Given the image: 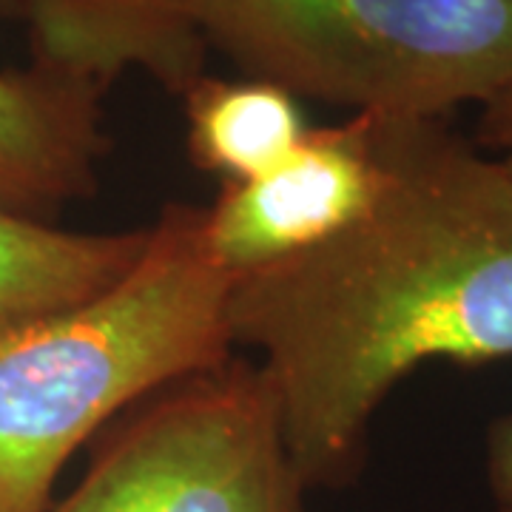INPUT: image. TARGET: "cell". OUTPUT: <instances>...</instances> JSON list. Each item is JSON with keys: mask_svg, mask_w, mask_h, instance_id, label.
Instances as JSON below:
<instances>
[{"mask_svg": "<svg viewBox=\"0 0 512 512\" xmlns=\"http://www.w3.org/2000/svg\"><path fill=\"white\" fill-rule=\"evenodd\" d=\"M376 183L367 120L311 128L291 154L205 208L211 254L234 276L305 254L365 211Z\"/></svg>", "mask_w": 512, "mask_h": 512, "instance_id": "cell-5", "label": "cell"}, {"mask_svg": "<svg viewBox=\"0 0 512 512\" xmlns=\"http://www.w3.org/2000/svg\"><path fill=\"white\" fill-rule=\"evenodd\" d=\"M484 470L495 512H512V413L495 419L487 430Z\"/></svg>", "mask_w": 512, "mask_h": 512, "instance_id": "cell-10", "label": "cell"}, {"mask_svg": "<svg viewBox=\"0 0 512 512\" xmlns=\"http://www.w3.org/2000/svg\"><path fill=\"white\" fill-rule=\"evenodd\" d=\"M103 89L32 63L0 72V208L46 220L89 194L109 148Z\"/></svg>", "mask_w": 512, "mask_h": 512, "instance_id": "cell-7", "label": "cell"}, {"mask_svg": "<svg viewBox=\"0 0 512 512\" xmlns=\"http://www.w3.org/2000/svg\"><path fill=\"white\" fill-rule=\"evenodd\" d=\"M231 285L205 208L168 205L106 291L0 322V512H46L60 470L106 421L231 359Z\"/></svg>", "mask_w": 512, "mask_h": 512, "instance_id": "cell-2", "label": "cell"}, {"mask_svg": "<svg viewBox=\"0 0 512 512\" xmlns=\"http://www.w3.org/2000/svg\"><path fill=\"white\" fill-rule=\"evenodd\" d=\"M476 146L493 151V157L512 177V86L498 92L481 106L476 128Z\"/></svg>", "mask_w": 512, "mask_h": 512, "instance_id": "cell-11", "label": "cell"}, {"mask_svg": "<svg viewBox=\"0 0 512 512\" xmlns=\"http://www.w3.org/2000/svg\"><path fill=\"white\" fill-rule=\"evenodd\" d=\"M20 18V0H0V20Z\"/></svg>", "mask_w": 512, "mask_h": 512, "instance_id": "cell-12", "label": "cell"}, {"mask_svg": "<svg viewBox=\"0 0 512 512\" xmlns=\"http://www.w3.org/2000/svg\"><path fill=\"white\" fill-rule=\"evenodd\" d=\"M365 120V211L305 254L234 276L228 302L231 345L259 353L308 490L359 473L370 421L413 370L512 356L507 168L444 120Z\"/></svg>", "mask_w": 512, "mask_h": 512, "instance_id": "cell-1", "label": "cell"}, {"mask_svg": "<svg viewBox=\"0 0 512 512\" xmlns=\"http://www.w3.org/2000/svg\"><path fill=\"white\" fill-rule=\"evenodd\" d=\"M183 100L191 160L225 183L262 177L311 131L293 94L256 77L217 80L202 74Z\"/></svg>", "mask_w": 512, "mask_h": 512, "instance_id": "cell-9", "label": "cell"}, {"mask_svg": "<svg viewBox=\"0 0 512 512\" xmlns=\"http://www.w3.org/2000/svg\"><path fill=\"white\" fill-rule=\"evenodd\" d=\"M146 245L148 228L83 234L0 208V322L60 311L106 291Z\"/></svg>", "mask_w": 512, "mask_h": 512, "instance_id": "cell-8", "label": "cell"}, {"mask_svg": "<svg viewBox=\"0 0 512 512\" xmlns=\"http://www.w3.org/2000/svg\"><path fill=\"white\" fill-rule=\"evenodd\" d=\"M205 0H20L32 63L86 80L143 72L183 97L205 66Z\"/></svg>", "mask_w": 512, "mask_h": 512, "instance_id": "cell-6", "label": "cell"}, {"mask_svg": "<svg viewBox=\"0 0 512 512\" xmlns=\"http://www.w3.org/2000/svg\"><path fill=\"white\" fill-rule=\"evenodd\" d=\"M256 80L379 120H444L512 86V0H205Z\"/></svg>", "mask_w": 512, "mask_h": 512, "instance_id": "cell-3", "label": "cell"}, {"mask_svg": "<svg viewBox=\"0 0 512 512\" xmlns=\"http://www.w3.org/2000/svg\"><path fill=\"white\" fill-rule=\"evenodd\" d=\"M265 370L242 359L160 390L46 512H308Z\"/></svg>", "mask_w": 512, "mask_h": 512, "instance_id": "cell-4", "label": "cell"}]
</instances>
